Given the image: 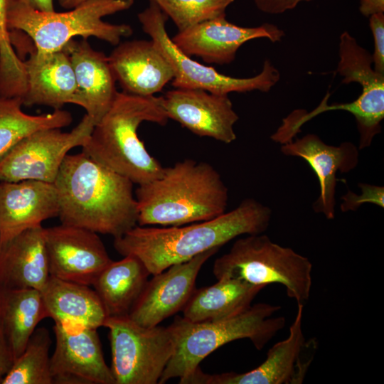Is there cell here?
<instances>
[{
  "label": "cell",
  "instance_id": "6da1fadb",
  "mask_svg": "<svg viewBox=\"0 0 384 384\" xmlns=\"http://www.w3.org/2000/svg\"><path fill=\"white\" fill-rule=\"evenodd\" d=\"M272 209L252 198L213 219L178 226L136 225L114 238V247L122 256L134 255L150 274L186 262L213 248H220L243 235L263 233L268 228Z\"/></svg>",
  "mask_w": 384,
  "mask_h": 384
},
{
  "label": "cell",
  "instance_id": "7a4b0ae2",
  "mask_svg": "<svg viewBox=\"0 0 384 384\" xmlns=\"http://www.w3.org/2000/svg\"><path fill=\"white\" fill-rule=\"evenodd\" d=\"M53 183L61 223L114 238L138 224L134 183L82 151L65 156Z\"/></svg>",
  "mask_w": 384,
  "mask_h": 384
},
{
  "label": "cell",
  "instance_id": "3957f363",
  "mask_svg": "<svg viewBox=\"0 0 384 384\" xmlns=\"http://www.w3.org/2000/svg\"><path fill=\"white\" fill-rule=\"evenodd\" d=\"M141 226H178L208 220L226 212L228 188L209 163L185 159L164 167L160 177L138 185Z\"/></svg>",
  "mask_w": 384,
  "mask_h": 384
},
{
  "label": "cell",
  "instance_id": "277c9868",
  "mask_svg": "<svg viewBox=\"0 0 384 384\" xmlns=\"http://www.w3.org/2000/svg\"><path fill=\"white\" fill-rule=\"evenodd\" d=\"M168 117L161 97L119 92L106 114L94 126L82 151L95 161L142 185L161 176L164 168L137 134L144 122L165 125Z\"/></svg>",
  "mask_w": 384,
  "mask_h": 384
},
{
  "label": "cell",
  "instance_id": "5b68a950",
  "mask_svg": "<svg viewBox=\"0 0 384 384\" xmlns=\"http://www.w3.org/2000/svg\"><path fill=\"white\" fill-rule=\"evenodd\" d=\"M280 309L277 305L257 303L238 315L220 320L191 322L183 316L175 317L167 326L174 351L159 384L174 378H186L206 356L235 340L250 339L255 348L262 350L285 326L284 316H273Z\"/></svg>",
  "mask_w": 384,
  "mask_h": 384
},
{
  "label": "cell",
  "instance_id": "8992f818",
  "mask_svg": "<svg viewBox=\"0 0 384 384\" xmlns=\"http://www.w3.org/2000/svg\"><path fill=\"white\" fill-rule=\"evenodd\" d=\"M134 0H87L66 12H43L18 0H9L7 25L10 31L23 32L36 50L51 53L62 50L74 37L93 36L117 46L133 33L127 24H112L102 18L129 9Z\"/></svg>",
  "mask_w": 384,
  "mask_h": 384
},
{
  "label": "cell",
  "instance_id": "52a82bcc",
  "mask_svg": "<svg viewBox=\"0 0 384 384\" xmlns=\"http://www.w3.org/2000/svg\"><path fill=\"white\" fill-rule=\"evenodd\" d=\"M213 272L217 279L231 277L264 287L279 284L289 297L302 304L309 300L312 286L309 258L263 233L238 238L215 260Z\"/></svg>",
  "mask_w": 384,
  "mask_h": 384
},
{
  "label": "cell",
  "instance_id": "ba28073f",
  "mask_svg": "<svg viewBox=\"0 0 384 384\" xmlns=\"http://www.w3.org/2000/svg\"><path fill=\"white\" fill-rule=\"evenodd\" d=\"M144 33L151 37L156 48L169 63L174 73V88L200 89L212 93L228 95L253 90L268 92L280 79L279 70L265 60L260 73L250 78H235L223 75L213 67L193 60L182 53L169 36L166 29V15L154 0L138 14Z\"/></svg>",
  "mask_w": 384,
  "mask_h": 384
},
{
  "label": "cell",
  "instance_id": "9c48e42d",
  "mask_svg": "<svg viewBox=\"0 0 384 384\" xmlns=\"http://www.w3.org/2000/svg\"><path fill=\"white\" fill-rule=\"evenodd\" d=\"M111 371L115 384H159L174 351L168 327H146L128 316H108Z\"/></svg>",
  "mask_w": 384,
  "mask_h": 384
},
{
  "label": "cell",
  "instance_id": "30bf717a",
  "mask_svg": "<svg viewBox=\"0 0 384 384\" xmlns=\"http://www.w3.org/2000/svg\"><path fill=\"white\" fill-rule=\"evenodd\" d=\"M94 126L86 114L71 132L48 128L29 134L0 157V181L53 183L68 151L82 147Z\"/></svg>",
  "mask_w": 384,
  "mask_h": 384
},
{
  "label": "cell",
  "instance_id": "8fae6325",
  "mask_svg": "<svg viewBox=\"0 0 384 384\" xmlns=\"http://www.w3.org/2000/svg\"><path fill=\"white\" fill-rule=\"evenodd\" d=\"M288 336L272 346L265 361L242 373L235 372L210 375L197 369L187 384H301L306 375L316 348V341H306L303 329L304 304H297Z\"/></svg>",
  "mask_w": 384,
  "mask_h": 384
},
{
  "label": "cell",
  "instance_id": "7c38bea8",
  "mask_svg": "<svg viewBox=\"0 0 384 384\" xmlns=\"http://www.w3.org/2000/svg\"><path fill=\"white\" fill-rule=\"evenodd\" d=\"M55 347L50 356L54 384H115L105 361L96 329L54 321Z\"/></svg>",
  "mask_w": 384,
  "mask_h": 384
},
{
  "label": "cell",
  "instance_id": "4fadbf2b",
  "mask_svg": "<svg viewBox=\"0 0 384 384\" xmlns=\"http://www.w3.org/2000/svg\"><path fill=\"white\" fill-rule=\"evenodd\" d=\"M45 246L50 276L92 285L112 261L98 233L78 226L44 228Z\"/></svg>",
  "mask_w": 384,
  "mask_h": 384
},
{
  "label": "cell",
  "instance_id": "5bb4252c",
  "mask_svg": "<svg viewBox=\"0 0 384 384\" xmlns=\"http://www.w3.org/2000/svg\"><path fill=\"white\" fill-rule=\"evenodd\" d=\"M218 250H207L154 274L148 279L128 316L141 326L152 327L182 311L195 289L200 270Z\"/></svg>",
  "mask_w": 384,
  "mask_h": 384
},
{
  "label": "cell",
  "instance_id": "9a60e30c",
  "mask_svg": "<svg viewBox=\"0 0 384 384\" xmlns=\"http://www.w3.org/2000/svg\"><path fill=\"white\" fill-rule=\"evenodd\" d=\"M160 97L168 118L194 134L225 144L236 139L234 125L239 117L228 95L200 89L174 88Z\"/></svg>",
  "mask_w": 384,
  "mask_h": 384
},
{
  "label": "cell",
  "instance_id": "2e32d148",
  "mask_svg": "<svg viewBox=\"0 0 384 384\" xmlns=\"http://www.w3.org/2000/svg\"><path fill=\"white\" fill-rule=\"evenodd\" d=\"M284 36L283 30L271 23L242 27L222 16L178 31L171 40L189 57L194 55L207 63L225 65L235 60L238 49L248 41L265 38L275 43Z\"/></svg>",
  "mask_w": 384,
  "mask_h": 384
},
{
  "label": "cell",
  "instance_id": "e0dca14e",
  "mask_svg": "<svg viewBox=\"0 0 384 384\" xmlns=\"http://www.w3.org/2000/svg\"><path fill=\"white\" fill-rule=\"evenodd\" d=\"M286 156L305 160L316 174L320 188L319 196L312 205L316 213H323L331 220L335 216L336 173L353 170L359 161L358 148L350 142L338 146L324 143L319 136L308 134L282 144Z\"/></svg>",
  "mask_w": 384,
  "mask_h": 384
},
{
  "label": "cell",
  "instance_id": "ac0fdd59",
  "mask_svg": "<svg viewBox=\"0 0 384 384\" xmlns=\"http://www.w3.org/2000/svg\"><path fill=\"white\" fill-rule=\"evenodd\" d=\"M58 213V196L53 183L0 181V244L42 225V222Z\"/></svg>",
  "mask_w": 384,
  "mask_h": 384
},
{
  "label": "cell",
  "instance_id": "d6986e66",
  "mask_svg": "<svg viewBox=\"0 0 384 384\" xmlns=\"http://www.w3.org/2000/svg\"><path fill=\"white\" fill-rule=\"evenodd\" d=\"M117 46L108 60L124 92L153 96L174 79L171 67L151 40H133Z\"/></svg>",
  "mask_w": 384,
  "mask_h": 384
},
{
  "label": "cell",
  "instance_id": "ffe728a7",
  "mask_svg": "<svg viewBox=\"0 0 384 384\" xmlns=\"http://www.w3.org/2000/svg\"><path fill=\"white\" fill-rule=\"evenodd\" d=\"M68 55L77 85V105L95 125L112 106L117 91L108 56L94 50L87 38L71 39L63 48Z\"/></svg>",
  "mask_w": 384,
  "mask_h": 384
},
{
  "label": "cell",
  "instance_id": "44dd1931",
  "mask_svg": "<svg viewBox=\"0 0 384 384\" xmlns=\"http://www.w3.org/2000/svg\"><path fill=\"white\" fill-rule=\"evenodd\" d=\"M26 90L23 105H46L60 109L77 103V85L68 53L63 50L51 53L33 49L23 60Z\"/></svg>",
  "mask_w": 384,
  "mask_h": 384
},
{
  "label": "cell",
  "instance_id": "7402d4cb",
  "mask_svg": "<svg viewBox=\"0 0 384 384\" xmlns=\"http://www.w3.org/2000/svg\"><path fill=\"white\" fill-rule=\"evenodd\" d=\"M49 277L42 225L27 229L0 244V289L41 291Z\"/></svg>",
  "mask_w": 384,
  "mask_h": 384
},
{
  "label": "cell",
  "instance_id": "603a6c76",
  "mask_svg": "<svg viewBox=\"0 0 384 384\" xmlns=\"http://www.w3.org/2000/svg\"><path fill=\"white\" fill-rule=\"evenodd\" d=\"M264 286L222 277L212 285L196 289L182 309L191 322L216 321L238 315L252 306Z\"/></svg>",
  "mask_w": 384,
  "mask_h": 384
},
{
  "label": "cell",
  "instance_id": "cb8c5ba5",
  "mask_svg": "<svg viewBox=\"0 0 384 384\" xmlns=\"http://www.w3.org/2000/svg\"><path fill=\"white\" fill-rule=\"evenodd\" d=\"M41 292L48 318L53 321L75 322L97 329L108 317L97 294L90 286L50 275Z\"/></svg>",
  "mask_w": 384,
  "mask_h": 384
},
{
  "label": "cell",
  "instance_id": "d4e9b609",
  "mask_svg": "<svg viewBox=\"0 0 384 384\" xmlns=\"http://www.w3.org/2000/svg\"><path fill=\"white\" fill-rule=\"evenodd\" d=\"M149 275L142 262L134 255L112 260L92 284L107 316H128Z\"/></svg>",
  "mask_w": 384,
  "mask_h": 384
},
{
  "label": "cell",
  "instance_id": "484cf974",
  "mask_svg": "<svg viewBox=\"0 0 384 384\" xmlns=\"http://www.w3.org/2000/svg\"><path fill=\"white\" fill-rule=\"evenodd\" d=\"M48 318L41 291L0 289V321L14 360L23 351L43 319Z\"/></svg>",
  "mask_w": 384,
  "mask_h": 384
},
{
  "label": "cell",
  "instance_id": "4316f807",
  "mask_svg": "<svg viewBox=\"0 0 384 384\" xmlns=\"http://www.w3.org/2000/svg\"><path fill=\"white\" fill-rule=\"evenodd\" d=\"M22 105L21 97L0 96V157L29 134L43 129H61L73 121L72 114L65 110L31 115L23 112Z\"/></svg>",
  "mask_w": 384,
  "mask_h": 384
},
{
  "label": "cell",
  "instance_id": "83f0119b",
  "mask_svg": "<svg viewBox=\"0 0 384 384\" xmlns=\"http://www.w3.org/2000/svg\"><path fill=\"white\" fill-rule=\"evenodd\" d=\"M51 343L49 331L45 327L36 328L1 384H53Z\"/></svg>",
  "mask_w": 384,
  "mask_h": 384
},
{
  "label": "cell",
  "instance_id": "f1b7e54d",
  "mask_svg": "<svg viewBox=\"0 0 384 384\" xmlns=\"http://www.w3.org/2000/svg\"><path fill=\"white\" fill-rule=\"evenodd\" d=\"M178 31L202 22L225 16L234 0H154Z\"/></svg>",
  "mask_w": 384,
  "mask_h": 384
},
{
  "label": "cell",
  "instance_id": "f546056e",
  "mask_svg": "<svg viewBox=\"0 0 384 384\" xmlns=\"http://www.w3.org/2000/svg\"><path fill=\"white\" fill-rule=\"evenodd\" d=\"M9 0H0V68L11 70L18 67L20 57L14 50L7 25V8Z\"/></svg>",
  "mask_w": 384,
  "mask_h": 384
},
{
  "label": "cell",
  "instance_id": "4dcf8cb0",
  "mask_svg": "<svg viewBox=\"0 0 384 384\" xmlns=\"http://www.w3.org/2000/svg\"><path fill=\"white\" fill-rule=\"evenodd\" d=\"M361 194L358 195L350 190L341 199V210L348 212L356 210L362 204L366 203L375 204L384 208V187L360 183Z\"/></svg>",
  "mask_w": 384,
  "mask_h": 384
},
{
  "label": "cell",
  "instance_id": "1f68e13d",
  "mask_svg": "<svg viewBox=\"0 0 384 384\" xmlns=\"http://www.w3.org/2000/svg\"><path fill=\"white\" fill-rule=\"evenodd\" d=\"M369 26L374 40V50L372 55L373 69L384 74V14H374L369 16Z\"/></svg>",
  "mask_w": 384,
  "mask_h": 384
},
{
  "label": "cell",
  "instance_id": "d6a6232c",
  "mask_svg": "<svg viewBox=\"0 0 384 384\" xmlns=\"http://www.w3.org/2000/svg\"><path fill=\"white\" fill-rule=\"evenodd\" d=\"M257 8L270 14H278L293 9L302 1L311 0H253Z\"/></svg>",
  "mask_w": 384,
  "mask_h": 384
},
{
  "label": "cell",
  "instance_id": "836d02e7",
  "mask_svg": "<svg viewBox=\"0 0 384 384\" xmlns=\"http://www.w3.org/2000/svg\"><path fill=\"white\" fill-rule=\"evenodd\" d=\"M14 361L13 353L0 321V384Z\"/></svg>",
  "mask_w": 384,
  "mask_h": 384
},
{
  "label": "cell",
  "instance_id": "e575fe53",
  "mask_svg": "<svg viewBox=\"0 0 384 384\" xmlns=\"http://www.w3.org/2000/svg\"><path fill=\"white\" fill-rule=\"evenodd\" d=\"M359 10L366 17L374 14L383 13L384 0H360Z\"/></svg>",
  "mask_w": 384,
  "mask_h": 384
},
{
  "label": "cell",
  "instance_id": "d590c367",
  "mask_svg": "<svg viewBox=\"0 0 384 384\" xmlns=\"http://www.w3.org/2000/svg\"><path fill=\"white\" fill-rule=\"evenodd\" d=\"M29 7L43 12L54 11L53 0H18Z\"/></svg>",
  "mask_w": 384,
  "mask_h": 384
},
{
  "label": "cell",
  "instance_id": "8d00e7d4",
  "mask_svg": "<svg viewBox=\"0 0 384 384\" xmlns=\"http://www.w3.org/2000/svg\"><path fill=\"white\" fill-rule=\"evenodd\" d=\"M87 0H58L60 6L65 9H73Z\"/></svg>",
  "mask_w": 384,
  "mask_h": 384
}]
</instances>
